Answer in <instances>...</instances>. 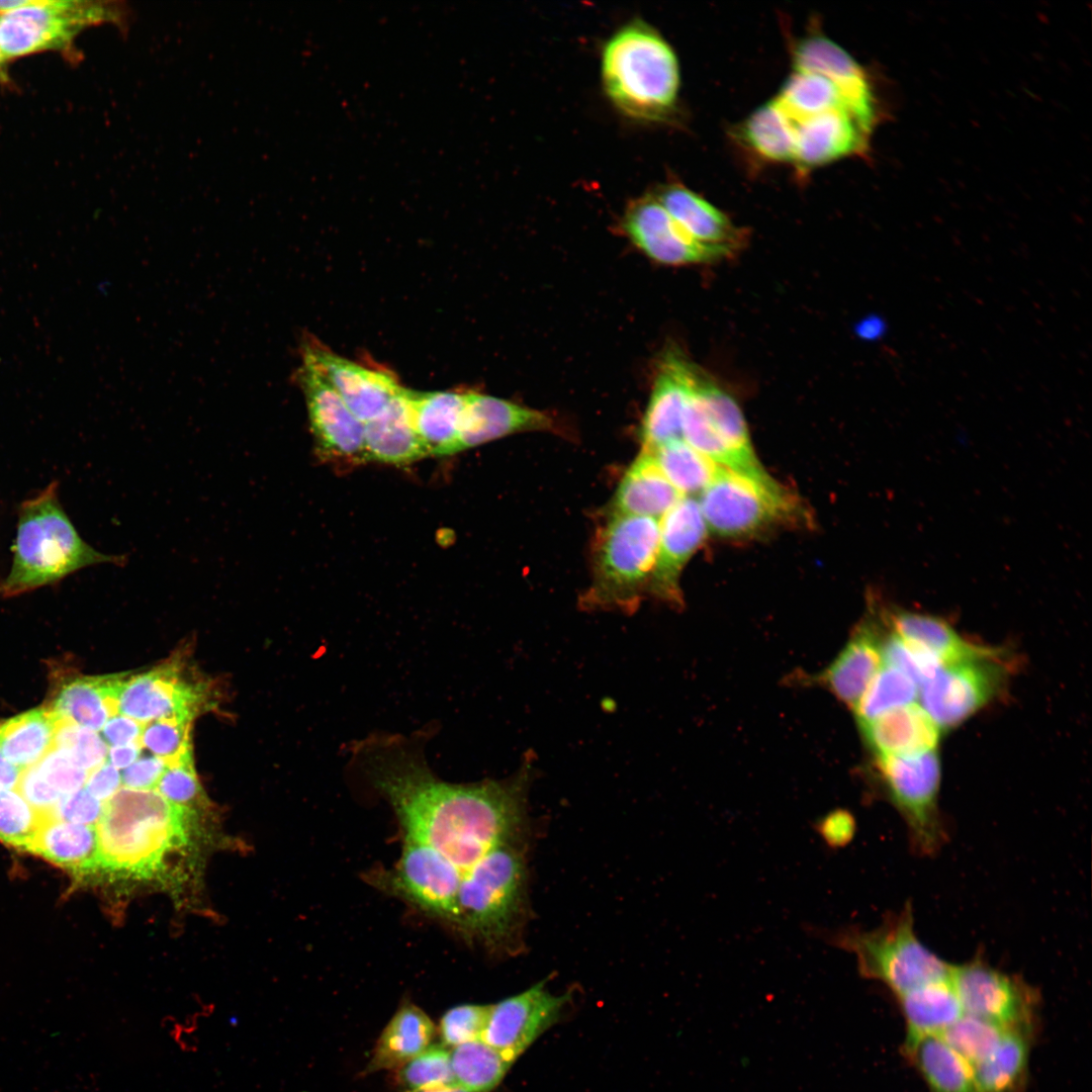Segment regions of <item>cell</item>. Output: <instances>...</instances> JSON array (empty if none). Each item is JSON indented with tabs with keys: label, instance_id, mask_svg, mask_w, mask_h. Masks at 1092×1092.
<instances>
[{
	"label": "cell",
	"instance_id": "6125c7cd",
	"mask_svg": "<svg viewBox=\"0 0 1092 1092\" xmlns=\"http://www.w3.org/2000/svg\"><path fill=\"white\" fill-rule=\"evenodd\" d=\"M22 770L12 764L0 750V790L17 789Z\"/></svg>",
	"mask_w": 1092,
	"mask_h": 1092
},
{
	"label": "cell",
	"instance_id": "7c38bea8",
	"mask_svg": "<svg viewBox=\"0 0 1092 1092\" xmlns=\"http://www.w3.org/2000/svg\"><path fill=\"white\" fill-rule=\"evenodd\" d=\"M995 650L942 664L919 687L922 709L939 729L954 727L985 706L1001 688L1004 669Z\"/></svg>",
	"mask_w": 1092,
	"mask_h": 1092
},
{
	"label": "cell",
	"instance_id": "e0dca14e",
	"mask_svg": "<svg viewBox=\"0 0 1092 1092\" xmlns=\"http://www.w3.org/2000/svg\"><path fill=\"white\" fill-rule=\"evenodd\" d=\"M568 1001L569 994H552L539 982L490 1005L480 1039L514 1063L558 1021Z\"/></svg>",
	"mask_w": 1092,
	"mask_h": 1092
},
{
	"label": "cell",
	"instance_id": "60d3db41",
	"mask_svg": "<svg viewBox=\"0 0 1092 1092\" xmlns=\"http://www.w3.org/2000/svg\"><path fill=\"white\" fill-rule=\"evenodd\" d=\"M645 451V450H644ZM650 452L666 479L684 495L700 494L715 477L719 465L684 439L663 444Z\"/></svg>",
	"mask_w": 1092,
	"mask_h": 1092
},
{
	"label": "cell",
	"instance_id": "1f68e13d",
	"mask_svg": "<svg viewBox=\"0 0 1092 1092\" xmlns=\"http://www.w3.org/2000/svg\"><path fill=\"white\" fill-rule=\"evenodd\" d=\"M436 1026L417 1005L402 1003L382 1030L366 1073L397 1069L432 1045Z\"/></svg>",
	"mask_w": 1092,
	"mask_h": 1092
},
{
	"label": "cell",
	"instance_id": "c3c4849f",
	"mask_svg": "<svg viewBox=\"0 0 1092 1092\" xmlns=\"http://www.w3.org/2000/svg\"><path fill=\"white\" fill-rule=\"evenodd\" d=\"M155 789L171 804L194 812V807L202 800V789L194 769L192 751L167 764Z\"/></svg>",
	"mask_w": 1092,
	"mask_h": 1092
},
{
	"label": "cell",
	"instance_id": "603a6c76",
	"mask_svg": "<svg viewBox=\"0 0 1092 1092\" xmlns=\"http://www.w3.org/2000/svg\"><path fill=\"white\" fill-rule=\"evenodd\" d=\"M653 196L667 213L694 239L734 254L743 248L747 234L719 208L679 182L660 186Z\"/></svg>",
	"mask_w": 1092,
	"mask_h": 1092
},
{
	"label": "cell",
	"instance_id": "7402d4cb",
	"mask_svg": "<svg viewBox=\"0 0 1092 1092\" xmlns=\"http://www.w3.org/2000/svg\"><path fill=\"white\" fill-rule=\"evenodd\" d=\"M552 424V419L540 411L496 396L468 391L452 454L514 433L550 429Z\"/></svg>",
	"mask_w": 1092,
	"mask_h": 1092
},
{
	"label": "cell",
	"instance_id": "f35d334b",
	"mask_svg": "<svg viewBox=\"0 0 1092 1092\" xmlns=\"http://www.w3.org/2000/svg\"><path fill=\"white\" fill-rule=\"evenodd\" d=\"M739 139L760 160L771 163L794 162L792 125L771 99L754 110L738 129Z\"/></svg>",
	"mask_w": 1092,
	"mask_h": 1092
},
{
	"label": "cell",
	"instance_id": "52a82bcc",
	"mask_svg": "<svg viewBox=\"0 0 1092 1092\" xmlns=\"http://www.w3.org/2000/svg\"><path fill=\"white\" fill-rule=\"evenodd\" d=\"M658 540V520L612 515L600 534L593 583L581 606L634 611L648 589Z\"/></svg>",
	"mask_w": 1092,
	"mask_h": 1092
},
{
	"label": "cell",
	"instance_id": "2e32d148",
	"mask_svg": "<svg viewBox=\"0 0 1092 1092\" xmlns=\"http://www.w3.org/2000/svg\"><path fill=\"white\" fill-rule=\"evenodd\" d=\"M623 229L648 258L664 265L708 264L734 255L726 248L703 244L689 235L660 205L653 194L632 200L623 216Z\"/></svg>",
	"mask_w": 1092,
	"mask_h": 1092
},
{
	"label": "cell",
	"instance_id": "ab89813d",
	"mask_svg": "<svg viewBox=\"0 0 1092 1092\" xmlns=\"http://www.w3.org/2000/svg\"><path fill=\"white\" fill-rule=\"evenodd\" d=\"M450 1063L454 1084L469 1092L493 1090L513 1065L481 1039L452 1048Z\"/></svg>",
	"mask_w": 1092,
	"mask_h": 1092
},
{
	"label": "cell",
	"instance_id": "4dcf8cb0",
	"mask_svg": "<svg viewBox=\"0 0 1092 1092\" xmlns=\"http://www.w3.org/2000/svg\"><path fill=\"white\" fill-rule=\"evenodd\" d=\"M126 675L74 678L61 689L52 709L60 717L97 732L118 714L117 697Z\"/></svg>",
	"mask_w": 1092,
	"mask_h": 1092
},
{
	"label": "cell",
	"instance_id": "836d02e7",
	"mask_svg": "<svg viewBox=\"0 0 1092 1092\" xmlns=\"http://www.w3.org/2000/svg\"><path fill=\"white\" fill-rule=\"evenodd\" d=\"M694 383L709 419L725 443L751 470L767 473L753 451L745 419L734 397L698 364Z\"/></svg>",
	"mask_w": 1092,
	"mask_h": 1092
},
{
	"label": "cell",
	"instance_id": "9a60e30c",
	"mask_svg": "<svg viewBox=\"0 0 1092 1092\" xmlns=\"http://www.w3.org/2000/svg\"><path fill=\"white\" fill-rule=\"evenodd\" d=\"M206 689L182 675L178 662L166 663L125 676L118 697V714L141 723L174 720L189 723L207 705Z\"/></svg>",
	"mask_w": 1092,
	"mask_h": 1092
},
{
	"label": "cell",
	"instance_id": "44dd1931",
	"mask_svg": "<svg viewBox=\"0 0 1092 1092\" xmlns=\"http://www.w3.org/2000/svg\"><path fill=\"white\" fill-rule=\"evenodd\" d=\"M707 532L698 499L681 497L659 520L657 553L647 592L672 606H680L679 576Z\"/></svg>",
	"mask_w": 1092,
	"mask_h": 1092
},
{
	"label": "cell",
	"instance_id": "e575fe53",
	"mask_svg": "<svg viewBox=\"0 0 1092 1092\" xmlns=\"http://www.w3.org/2000/svg\"><path fill=\"white\" fill-rule=\"evenodd\" d=\"M60 716L37 708L0 723V750L22 771L37 764L55 747Z\"/></svg>",
	"mask_w": 1092,
	"mask_h": 1092
},
{
	"label": "cell",
	"instance_id": "ba28073f",
	"mask_svg": "<svg viewBox=\"0 0 1092 1092\" xmlns=\"http://www.w3.org/2000/svg\"><path fill=\"white\" fill-rule=\"evenodd\" d=\"M111 2L86 0L0 1V52L8 62L43 52L68 53L87 27L115 22Z\"/></svg>",
	"mask_w": 1092,
	"mask_h": 1092
},
{
	"label": "cell",
	"instance_id": "7dc6e473",
	"mask_svg": "<svg viewBox=\"0 0 1092 1092\" xmlns=\"http://www.w3.org/2000/svg\"><path fill=\"white\" fill-rule=\"evenodd\" d=\"M55 747L65 751L89 774L100 766L108 755V746L96 731L81 727L60 717Z\"/></svg>",
	"mask_w": 1092,
	"mask_h": 1092
},
{
	"label": "cell",
	"instance_id": "be15d7a7",
	"mask_svg": "<svg viewBox=\"0 0 1092 1092\" xmlns=\"http://www.w3.org/2000/svg\"><path fill=\"white\" fill-rule=\"evenodd\" d=\"M408 1092H469V1091H466V1090H464V1089H462V1088H460L458 1086H445V1087L422 1089V1090L408 1091Z\"/></svg>",
	"mask_w": 1092,
	"mask_h": 1092
},
{
	"label": "cell",
	"instance_id": "6f0895ef",
	"mask_svg": "<svg viewBox=\"0 0 1092 1092\" xmlns=\"http://www.w3.org/2000/svg\"><path fill=\"white\" fill-rule=\"evenodd\" d=\"M144 725L129 717L117 714L107 720L101 729V737L107 745L111 746L141 743Z\"/></svg>",
	"mask_w": 1092,
	"mask_h": 1092
},
{
	"label": "cell",
	"instance_id": "f5cc1de1",
	"mask_svg": "<svg viewBox=\"0 0 1092 1092\" xmlns=\"http://www.w3.org/2000/svg\"><path fill=\"white\" fill-rule=\"evenodd\" d=\"M36 765L42 777L62 796L82 789L89 776L88 771L58 748L51 750Z\"/></svg>",
	"mask_w": 1092,
	"mask_h": 1092
},
{
	"label": "cell",
	"instance_id": "5bb4252c",
	"mask_svg": "<svg viewBox=\"0 0 1092 1092\" xmlns=\"http://www.w3.org/2000/svg\"><path fill=\"white\" fill-rule=\"evenodd\" d=\"M296 380L306 401L317 455L326 461L341 464L365 462L364 424L305 359L296 372Z\"/></svg>",
	"mask_w": 1092,
	"mask_h": 1092
},
{
	"label": "cell",
	"instance_id": "7bdbcfd3",
	"mask_svg": "<svg viewBox=\"0 0 1092 1092\" xmlns=\"http://www.w3.org/2000/svg\"><path fill=\"white\" fill-rule=\"evenodd\" d=\"M918 685L903 671L884 664L854 708L859 726L894 709L913 704Z\"/></svg>",
	"mask_w": 1092,
	"mask_h": 1092
},
{
	"label": "cell",
	"instance_id": "db71d44e",
	"mask_svg": "<svg viewBox=\"0 0 1092 1092\" xmlns=\"http://www.w3.org/2000/svg\"><path fill=\"white\" fill-rule=\"evenodd\" d=\"M102 809L103 804L82 788L75 793L63 796L49 815L70 823L95 826Z\"/></svg>",
	"mask_w": 1092,
	"mask_h": 1092
},
{
	"label": "cell",
	"instance_id": "681fc988",
	"mask_svg": "<svg viewBox=\"0 0 1092 1092\" xmlns=\"http://www.w3.org/2000/svg\"><path fill=\"white\" fill-rule=\"evenodd\" d=\"M883 662L898 668L920 687L929 679L942 662L929 652L902 640L891 633L882 642Z\"/></svg>",
	"mask_w": 1092,
	"mask_h": 1092
},
{
	"label": "cell",
	"instance_id": "30bf717a",
	"mask_svg": "<svg viewBox=\"0 0 1092 1092\" xmlns=\"http://www.w3.org/2000/svg\"><path fill=\"white\" fill-rule=\"evenodd\" d=\"M698 503L708 531L723 537L756 533L798 511V502L774 478L760 480L721 466Z\"/></svg>",
	"mask_w": 1092,
	"mask_h": 1092
},
{
	"label": "cell",
	"instance_id": "8992f818",
	"mask_svg": "<svg viewBox=\"0 0 1092 1092\" xmlns=\"http://www.w3.org/2000/svg\"><path fill=\"white\" fill-rule=\"evenodd\" d=\"M833 943L855 957L863 977L882 982L897 997L952 976V965L918 938L909 903L874 929L841 930Z\"/></svg>",
	"mask_w": 1092,
	"mask_h": 1092
},
{
	"label": "cell",
	"instance_id": "f546056e",
	"mask_svg": "<svg viewBox=\"0 0 1092 1092\" xmlns=\"http://www.w3.org/2000/svg\"><path fill=\"white\" fill-rule=\"evenodd\" d=\"M28 851L79 876L101 870L96 826L62 821L49 814Z\"/></svg>",
	"mask_w": 1092,
	"mask_h": 1092
},
{
	"label": "cell",
	"instance_id": "484cf974",
	"mask_svg": "<svg viewBox=\"0 0 1092 1092\" xmlns=\"http://www.w3.org/2000/svg\"><path fill=\"white\" fill-rule=\"evenodd\" d=\"M859 727L877 757L935 749L940 732L930 716L915 703L894 709Z\"/></svg>",
	"mask_w": 1092,
	"mask_h": 1092
},
{
	"label": "cell",
	"instance_id": "cb8c5ba5",
	"mask_svg": "<svg viewBox=\"0 0 1092 1092\" xmlns=\"http://www.w3.org/2000/svg\"><path fill=\"white\" fill-rule=\"evenodd\" d=\"M406 388L375 418L364 424L365 461L404 465L428 454L413 424Z\"/></svg>",
	"mask_w": 1092,
	"mask_h": 1092
},
{
	"label": "cell",
	"instance_id": "277c9868",
	"mask_svg": "<svg viewBox=\"0 0 1092 1092\" xmlns=\"http://www.w3.org/2000/svg\"><path fill=\"white\" fill-rule=\"evenodd\" d=\"M604 90L615 107L640 121H662L675 107L679 67L670 44L646 22L626 23L602 52Z\"/></svg>",
	"mask_w": 1092,
	"mask_h": 1092
},
{
	"label": "cell",
	"instance_id": "d6986e66",
	"mask_svg": "<svg viewBox=\"0 0 1092 1092\" xmlns=\"http://www.w3.org/2000/svg\"><path fill=\"white\" fill-rule=\"evenodd\" d=\"M787 118L794 133L793 164L800 171H808L846 156L863 154L875 125L847 108Z\"/></svg>",
	"mask_w": 1092,
	"mask_h": 1092
},
{
	"label": "cell",
	"instance_id": "5b68a950",
	"mask_svg": "<svg viewBox=\"0 0 1092 1092\" xmlns=\"http://www.w3.org/2000/svg\"><path fill=\"white\" fill-rule=\"evenodd\" d=\"M125 561V556L104 554L80 537L59 502L54 481L19 508L13 561L0 582V595L16 596L91 565Z\"/></svg>",
	"mask_w": 1092,
	"mask_h": 1092
},
{
	"label": "cell",
	"instance_id": "91938a15",
	"mask_svg": "<svg viewBox=\"0 0 1092 1092\" xmlns=\"http://www.w3.org/2000/svg\"><path fill=\"white\" fill-rule=\"evenodd\" d=\"M121 775L107 759L91 771L85 783V789L97 800L107 801L120 788Z\"/></svg>",
	"mask_w": 1092,
	"mask_h": 1092
},
{
	"label": "cell",
	"instance_id": "816d5d0a",
	"mask_svg": "<svg viewBox=\"0 0 1092 1092\" xmlns=\"http://www.w3.org/2000/svg\"><path fill=\"white\" fill-rule=\"evenodd\" d=\"M490 1005L462 1004L447 1010L441 1017L438 1034L441 1045L454 1048L480 1039Z\"/></svg>",
	"mask_w": 1092,
	"mask_h": 1092
},
{
	"label": "cell",
	"instance_id": "ee69618b",
	"mask_svg": "<svg viewBox=\"0 0 1092 1092\" xmlns=\"http://www.w3.org/2000/svg\"><path fill=\"white\" fill-rule=\"evenodd\" d=\"M1008 1029L964 1014L938 1035L974 1068L997 1049Z\"/></svg>",
	"mask_w": 1092,
	"mask_h": 1092
},
{
	"label": "cell",
	"instance_id": "ac0fdd59",
	"mask_svg": "<svg viewBox=\"0 0 1092 1092\" xmlns=\"http://www.w3.org/2000/svg\"><path fill=\"white\" fill-rule=\"evenodd\" d=\"M695 367L696 363L677 346L669 345L663 350L641 424L642 450L652 451L682 439Z\"/></svg>",
	"mask_w": 1092,
	"mask_h": 1092
},
{
	"label": "cell",
	"instance_id": "bcb514c9",
	"mask_svg": "<svg viewBox=\"0 0 1092 1092\" xmlns=\"http://www.w3.org/2000/svg\"><path fill=\"white\" fill-rule=\"evenodd\" d=\"M46 814L13 790H0V840L28 850Z\"/></svg>",
	"mask_w": 1092,
	"mask_h": 1092
},
{
	"label": "cell",
	"instance_id": "9f6ffc18",
	"mask_svg": "<svg viewBox=\"0 0 1092 1092\" xmlns=\"http://www.w3.org/2000/svg\"><path fill=\"white\" fill-rule=\"evenodd\" d=\"M167 766V762L155 755L138 758L121 772V782L125 788L133 790H154Z\"/></svg>",
	"mask_w": 1092,
	"mask_h": 1092
},
{
	"label": "cell",
	"instance_id": "3957f363",
	"mask_svg": "<svg viewBox=\"0 0 1092 1092\" xmlns=\"http://www.w3.org/2000/svg\"><path fill=\"white\" fill-rule=\"evenodd\" d=\"M527 884L523 838L493 848L462 877L453 927L494 954L519 953L528 917Z\"/></svg>",
	"mask_w": 1092,
	"mask_h": 1092
},
{
	"label": "cell",
	"instance_id": "f1b7e54d",
	"mask_svg": "<svg viewBox=\"0 0 1092 1092\" xmlns=\"http://www.w3.org/2000/svg\"><path fill=\"white\" fill-rule=\"evenodd\" d=\"M405 395L414 427L428 456L452 455L466 392L406 389Z\"/></svg>",
	"mask_w": 1092,
	"mask_h": 1092
},
{
	"label": "cell",
	"instance_id": "94428289",
	"mask_svg": "<svg viewBox=\"0 0 1092 1092\" xmlns=\"http://www.w3.org/2000/svg\"><path fill=\"white\" fill-rule=\"evenodd\" d=\"M142 748L141 743L111 746L108 749L107 760L117 769H124L140 757Z\"/></svg>",
	"mask_w": 1092,
	"mask_h": 1092
},
{
	"label": "cell",
	"instance_id": "f907efd6",
	"mask_svg": "<svg viewBox=\"0 0 1092 1092\" xmlns=\"http://www.w3.org/2000/svg\"><path fill=\"white\" fill-rule=\"evenodd\" d=\"M189 727V723L174 720L145 723L141 745L170 764L192 751Z\"/></svg>",
	"mask_w": 1092,
	"mask_h": 1092
},
{
	"label": "cell",
	"instance_id": "8fae6325",
	"mask_svg": "<svg viewBox=\"0 0 1092 1092\" xmlns=\"http://www.w3.org/2000/svg\"><path fill=\"white\" fill-rule=\"evenodd\" d=\"M366 880L428 916L454 926L462 874L427 844L403 836L396 864L389 870H373Z\"/></svg>",
	"mask_w": 1092,
	"mask_h": 1092
},
{
	"label": "cell",
	"instance_id": "11a10c76",
	"mask_svg": "<svg viewBox=\"0 0 1092 1092\" xmlns=\"http://www.w3.org/2000/svg\"><path fill=\"white\" fill-rule=\"evenodd\" d=\"M17 792L33 809L42 814H50L63 797L42 777L36 764L22 771Z\"/></svg>",
	"mask_w": 1092,
	"mask_h": 1092
},
{
	"label": "cell",
	"instance_id": "74e56055",
	"mask_svg": "<svg viewBox=\"0 0 1092 1092\" xmlns=\"http://www.w3.org/2000/svg\"><path fill=\"white\" fill-rule=\"evenodd\" d=\"M906 1051L931 1092H980L974 1068L939 1035H926L906 1044Z\"/></svg>",
	"mask_w": 1092,
	"mask_h": 1092
},
{
	"label": "cell",
	"instance_id": "6da1fadb",
	"mask_svg": "<svg viewBox=\"0 0 1092 1092\" xmlns=\"http://www.w3.org/2000/svg\"><path fill=\"white\" fill-rule=\"evenodd\" d=\"M355 752L369 783L394 811L403 836L438 851L462 877L487 852L526 833L533 753H526L507 779L452 784L437 778L404 738L372 737Z\"/></svg>",
	"mask_w": 1092,
	"mask_h": 1092
},
{
	"label": "cell",
	"instance_id": "d4e9b609",
	"mask_svg": "<svg viewBox=\"0 0 1092 1092\" xmlns=\"http://www.w3.org/2000/svg\"><path fill=\"white\" fill-rule=\"evenodd\" d=\"M794 70L822 75L836 83L856 104L875 109L876 100L864 70L838 44L814 32L793 49Z\"/></svg>",
	"mask_w": 1092,
	"mask_h": 1092
},
{
	"label": "cell",
	"instance_id": "7a4b0ae2",
	"mask_svg": "<svg viewBox=\"0 0 1092 1092\" xmlns=\"http://www.w3.org/2000/svg\"><path fill=\"white\" fill-rule=\"evenodd\" d=\"M193 814L157 791L119 789L103 804L96 824L100 869L123 877L153 878L165 858L186 844Z\"/></svg>",
	"mask_w": 1092,
	"mask_h": 1092
},
{
	"label": "cell",
	"instance_id": "83f0119b",
	"mask_svg": "<svg viewBox=\"0 0 1092 1092\" xmlns=\"http://www.w3.org/2000/svg\"><path fill=\"white\" fill-rule=\"evenodd\" d=\"M684 495L666 479L650 452L641 450L625 472L612 503V515L660 520Z\"/></svg>",
	"mask_w": 1092,
	"mask_h": 1092
},
{
	"label": "cell",
	"instance_id": "e7e4bbea",
	"mask_svg": "<svg viewBox=\"0 0 1092 1092\" xmlns=\"http://www.w3.org/2000/svg\"><path fill=\"white\" fill-rule=\"evenodd\" d=\"M6 64H7V62L3 59L2 55H1V52H0V81H6L7 80Z\"/></svg>",
	"mask_w": 1092,
	"mask_h": 1092
},
{
	"label": "cell",
	"instance_id": "ffe728a7",
	"mask_svg": "<svg viewBox=\"0 0 1092 1092\" xmlns=\"http://www.w3.org/2000/svg\"><path fill=\"white\" fill-rule=\"evenodd\" d=\"M301 356L320 371L363 424L378 416L402 389L388 371L353 362L313 340H304Z\"/></svg>",
	"mask_w": 1092,
	"mask_h": 1092
},
{
	"label": "cell",
	"instance_id": "f6af8a7d",
	"mask_svg": "<svg viewBox=\"0 0 1092 1092\" xmlns=\"http://www.w3.org/2000/svg\"><path fill=\"white\" fill-rule=\"evenodd\" d=\"M396 1082L404 1092L456 1086L450 1063V1051L441 1044L427 1050L397 1068Z\"/></svg>",
	"mask_w": 1092,
	"mask_h": 1092
},
{
	"label": "cell",
	"instance_id": "d6a6232c",
	"mask_svg": "<svg viewBox=\"0 0 1092 1092\" xmlns=\"http://www.w3.org/2000/svg\"><path fill=\"white\" fill-rule=\"evenodd\" d=\"M774 100L792 118L847 108L873 123L877 120L876 110L856 104L836 83L811 72L794 70Z\"/></svg>",
	"mask_w": 1092,
	"mask_h": 1092
},
{
	"label": "cell",
	"instance_id": "b9f144b4",
	"mask_svg": "<svg viewBox=\"0 0 1092 1092\" xmlns=\"http://www.w3.org/2000/svg\"><path fill=\"white\" fill-rule=\"evenodd\" d=\"M1027 1042L1019 1028L1008 1029L997 1049L974 1067L980 1092H1017L1025 1075Z\"/></svg>",
	"mask_w": 1092,
	"mask_h": 1092
},
{
	"label": "cell",
	"instance_id": "d590c367",
	"mask_svg": "<svg viewBox=\"0 0 1092 1092\" xmlns=\"http://www.w3.org/2000/svg\"><path fill=\"white\" fill-rule=\"evenodd\" d=\"M898 998L907 1023L906 1044L926 1035L940 1034L964 1015L952 976Z\"/></svg>",
	"mask_w": 1092,
	"mask_h": 1092
},
{
	"label": "cell",
	"instance_id": "4316f807",
	"mask_svg": "<svg viewBox=\"0 0 1092 1092\" xmlns=\"http://www.w3.org/2000/svg\"><path fill=\"white\" fill-rule=\"evenodd\" d=\"M882 642L871 626L859 627L819 679L839 701L854 709L882 667Z\"/></svg>",
	"mask_w": 1092,
	"mask_h": 1092
},
{
	"label": "cell",
	"instance_id": "680465c9",
	"mask_svg": "<svg viewBox=\"0 0 1092 1092\" xmlns=\"http://www.w3.org/2000/svg\"><path fill=\"white\" fill-rule=\"evenodd\" d=\"M819 832L831 846L848 843L855 832V821L846 811H836L827 815L819 824Z\"/></svg>",
	"mask_w": 1092,
	"mask_h": 1092
},
{
	"label": "cell",
	"instance_id": "8d00e7d4",
	"mask_svg": "<svg viewBox=\"0 0 1092 1092\" xmlns=\"http://www.w3.org/2000/svg\"><path fill=\"white\" fill-rule=\"evenodd\" d=\"M889 623L893 633L902 640L929 652L942 664L975 656L987 649L964 640L948 623L935 616L895 610L889 614Z\"/></svg>",
	"mask_w": 1092,
	"mask_h": 1092
},
{
	"label": "cell",
	"instance_id": "9c48e42d",
	"mask_svg": "<svg viewBox=\"0 0 1092 1092\" xmlns=\"http://www.w3.org/2000/svg\"><path fill=\"white\" fill-rule=\"evenodd\" d=\"M877 762L884 795L904 819L911 849L921 856L935 855L949 835L938 810L936 749L879 756Z\"/></svg>",
	"mask_w": 1092,
	"mask_h": 1092
},
{
	"label": "cell",
	"instance_id": "4fadbf2b",
	"mask_svg": "<svg viewBox=\"0 0 1092 1092\" xmlns=\"http://www.w3.org/2000/svg\"><path fill=\"white\" fill-rule=\"evenodd\" d=\"M952 983L964 1014L1004 1028L1027 1023L1036 1003L1031 987L992 967L980 954L952 967Z\"/></svg>",
	"mask_w": 1092,
	"mask_h": 1092
}]
</instances>
